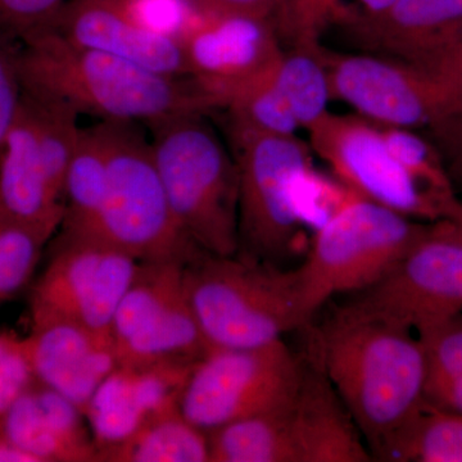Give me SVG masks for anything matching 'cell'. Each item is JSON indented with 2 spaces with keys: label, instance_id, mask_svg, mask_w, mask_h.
Returning <instances> with one entry per match:
<instances>
[{
  "label": "cell",
  "instance_id": "cell-1",
  "mask_svg": "<svg viewBox=\"0 0 462 462\" xmlns=\"http://www.w3.org/2000/svg\"><path fill=\"white\" fill-rule=\"evenodd\" d=\"M21 83L25 93L66 103L79 115L102 121L147 123L217 108L191 78L158 74L67 41L57 30L21 42Z\"/></svg>",
  "mask_w": 462,
  "mask_h": 462
},
{
  "label": "cell",
  "instance_id": "cell-2",
  "mask_svg": "<svg viewBox=\"0 0 462 462\" xmlns=\"http://www.w3.org/2000/svg\"><path fill=\"white\" fill-rule=\"evenodd\" d=\"M325 374L369 447L373 460L424 402V349L416 333L337 310L315 334Z\"/></svg>",
  "mask_w": 462,
  "mask_h": 462
},
{
  "label": "cell",
  "instance_id": "cell-3",
  "mask_svg": "<svg viewBox=\"0 0 462 462\" xmlns=\"http://www.w3.org/2000/svg\"><path fill=\"white\" fill-rule=\"evenodd\" d=\"M185 287L211 348H248L309 324L297 269L236 254L202 252L185 263Z\"/></svg>",
  "mask_w": 462,
  "mask_h": 462
},
{
  "label": "cell",
  "instance_id": "cell-4",
  "mask_svg": "<svg viewBox=\"0 0 462 462\" xmlns=\"http://www.w3.org/2000/svg\"><path fill=\"white\" fill-rule=\"evenodd\" d=\"M205 114L189 112L151 124L152 154L167 199L191 242L206 254L239 251V178Z\"/></svg>",
  "mask_w": 462,
  "mask_h": 462
},
{
  "label": "cell",
  "instance_id": "cell-5",
  "mask_svg": "<svg viewBox=\"0 0 462 462\" xmlns=\"http://www.w3.org/2000/svg\"><path fill=\"white\" fill-rule=\"evenodd\" d=\"M102 124L109 149L102 205L83 231L65 234L99 240L138 263H189L203 251L191 242L173 214L151 143L135 123Z\"/></svg>",
  "mask_w": 462,
  "mask_h": 462
},
{
  "label": "cell",
  "instance_id": "cell-6",
  "mask_svg": "<svg viewBox=\"0 0 462 462\" xmlns=\"http://www.w3.org/2000/svg\"><path fill=\"white\" fill-rule=\"evenodd\" d=\"M431 225L351 193L320 225L297 267L307 314L312 319L329 298L358 293L382 281Z\"/></svg>",
  "mask_w": 462,
  "mask_h": 462
},
{
  "label": "cell",
  "instance_id": "cell-7",
  "mask_svg": "<svg viewBox=\"0 0 462 462\" xmlns=\"http://www.w3.org/2000/svg\"><path fill=\"white\" fill-rule=\"evenodd\" d=\"M239 178V251L282 266L302 229L300 199L311 151L296 135L258 132L229 121Z\"/></svg>",
  "mask_w": 462,
  "mask_h": 462
},
{
  "label": "cell",
  "instance_id": "cell-8",
  "mask_svg": "<svg viewBox=\"0 0 462 462\" xmlns=\"http://www.w3.org/2000/svg\"><path fill=\"white\" fill-rule=\"evenodd\" d=\"M305 366L282 339L212 348L191 367L179 403L188 420L208 433L287 403L300 388Z\"/></svg>",
  "mask_w": 462,
  "mask_h": 462
},
{
  "label": "cell",
  "instance_id": "cell-9",
  "mask_svg": "<svg viewBox=\"0 0 462 462\" xmlns=\"http://www.w3.org/2000/svg\"><path fill=\"white\" fill-rule=\"evenodd\" d=\"M111 336L118 366L194 364L211 351L188 297L185 263H139Z\"/></svg>",
  "mask_w": 462,
  "mask_h": 462
},
{
  "label": "cell",
  "instance_id": "cell-10",
  "mask_svg": "<svg viewBox=\"0 0 462 462\" xmlns=\"http://www.w3.org/2000/svg\"><path fill=\"white\" fill-rule=\"evenodd\" d=\"M307 132L312 152L356 196L422 223L448 217V208L401 165L379 125L360 115L328 112Z\"/></svg>",
  "mask_w": 462,
  "mask_h": 462
},
{
  "label": "cell",
  "instance_id": "cell-11",
  "mask_svg": "<svg viewBox=\"0 0 462 462\" xmlns=\"http://www.w3.org/2000/svg\"><path fill=\"white\" fill-rule=\"evenodd\" d=\"M139 263L99 240L60 234L30 291L32 322L71 321L112 337L116 311Z\"/></svg>",
  "mask_w": 462,
  "mask_h": 462
},
{
  "label": "cell",
  "instance_id": "cell-12",
  "mask_svg": "<svg viewBox=\"0 0 462 462\" xmlns=\"http://www.w3.org/2000/svg\"><path fill=\"white\" fill-rule=\"evenodd\" d=\"M322 57L333 98L379 126L424 132L457 107L448 85L420 66L370 53Z\"/></svg>",
  "mask_w": 462,
  "mask_h": 462
},
{
  "label": "cell",
  "instance_id": "cell-13",
  "mask_svg": "<svg viewBox=\"0 0 462 462\" xmlns=\"http://www.w3.org/2000/svg\"><path fill=\"white\" fill-rule=\"evenodd\" d=\"M343 307L413 333L462 314V243L431 225L391 273Z\"/></svg>",
  "mask_w": 462,
  "mask_h": 462
},
{
  "label": "cell",
  "instance_id": "cell-14",
  "mask_svg": "<svg viewBox=\"0 0 462 462\" xmlns=\"http://www.w3.org/2000/svg\"><path fill=\"white\" fill-rule=\"evenodd\" d=\"M180 41L188 75L217 108L266 74L282 53L272 20L238 14L197 11Z\"/></svg>",
  "mask_w": 462,
  "mask_h": 462
},
{
  "label": "cell",
  "instance_id": "cell-15",
  "mask_svg": "<svg viewBox=\"0 0 462 462\" xmlns=\"http://www.w3.org/2000/svg\"><path fill=\"white\" fill-rule=\"evenodd\" d=\"M23 345L36 382L67 398L83 413L117 366L112 337L76 322H32Z\"/></svg>",
  "mask_w": 462,
  "mask_h": 462
},
{
  "label": "cell",
  "instance_id": "cell-16",
  "mask_svg": "<svg viewBox=\"0 0 462 462\" xmlns=\"http://www.w3.org/2000/svg\"><path fill=\"white\" fill-rule=\"evenodd\" d=\"M57 32L76 45L124 58L158 74L189 78L180 39L147 29L124 0H71Z\"/></svg>",
  "mask_w": 462,
  "mask_h": 462
},
{
  "label": "cell",
  "instance_id": "cell-17",
  "mask_svg": "<svg viewBox=\"0 0 462 462\" xmlns=\"http://www.w3.org/2000/svg\"><path fill=\"white\" fill-rule=\"evenodd\" d=\"M194 364L117 365L97 389L84 413L98 455L100 449L129 437L152 416L179 403Z\"/></svg>",
  "mask_w": 462,
  "mask_h": 462
},
{
  "label": "cell",
  "instance_id": "cell-18",
  "mask_svg": "<svg viewBox=\"0 0 462 462\" xmlns=\"http://www.w3.org/2000/svg\"><path fill=\"white\" fill-rule=\"evenodd\" d=\"M285 418L294 462L374 461L345 403L316 365L305 366Z\"/></svg>",
  "mask_w": 462,
  "mask_h": 462
},
{
  "label": "cell",
  "instance_id": "cell-19",
  "mask_svg": "<svg viewBox=\"0 0 462 462\" xmlns=\"http://www.w3.org/2000/svg\"><path fill=\"white\" fill-rule=\"evenodd\" d=\"M85 422L74 403L35 380L12 406L2 434L36 462H97L98 448Z\"/></svg>",
  "mask_w": 462,
  "mask_h": 462
},
{
  "label": "cell",
  "instance_id": "cell-20",
  "mask_svg": "<svg viewBox=\"0 0 462 462\" xmlns=\"http://www.w3.org/2000/svg\"><path fill=\"white\" fill-rule=\"evenodd\" d=\"M65 217V199L51 181L32 116L20 111L0 143V221L53 224Z\"/></svg>",
  "mask_w": 462,
  "mask_h": 462
},
{
  "label": "cell",
  "instance_id": "cell-21",
  "mask_svg": "<svg viewBox=\"0 0 462 462\" xmlns=\"http://www.w3.org/2000/svg\"><path fill=\"white\" fill-rule=\"evenodd\" d=\"M462 25V0H396L382 16L343 30L378 56L416 63Z\"/></svg>",
  "mask_w": 462,
  "mask_h": 462
},
{
  "label": "cell",
  "instance_id": "cell-22",
  "mask_svg": "<svg viewBox=\"0 0 462 462\" xmlns=\"http://www.w3.org/2000/svg\"><path fill=\"white\" fill-rule=\"evenodd\" d=\"M98 461L209 462L208 433L188 420L180 403H175L121 442L100 449Z\"/></svg>",
  "mask_w": 462,
  "mask_h": 462
},
{
  "label": "cell",
  "instance_id": "cell-23",
  "mask_svg": "<svg viewBox=\"0 0 462 462\" xmlns=\"http://www.w3.org/2000/svg\"><path fill=\"white\" fill-rule=\"evenodd\" d=\"M109 149L103 124L81 129L65 180L63 233H80L96 217L108 181Z\"/></svg>",
  "mask_w": 462,
  "mask_h": 462
},
{
  "label": "cell",
  "instance_id": "cell-24",
  "mask_svg": "<svg viewBox=\"0 0 462 462\" xmlns=\"http://www.w3.org/2000/svg\"><path fill=\"white\" fill-rule=\"evenodd\" d=\"M376 461L462 462V416L422 402L404 421Z\"/></svg>",
  "mask_w": 462,
  "mask_h": 462
},
{
  "label": "cell",
  "instance_id": "cell-25",
  "mask_svg": "<svg viewBox=\"0 0 462 462\" xmlns=\"http://www.w3.org/2000/svg\"><path fill=\"white\" fill-rule=\"evenodd\" d=\"M270 76L300 127L309 129L329 112L333 91L320 47L282 51Z\"/></svg>",
  "mask_w": 462,
  "mask_h": 462
},
{
  "label": "cell",
  "instance_id": "cell-26",
  "mask_svg": "<svg viewBox=\"0 0 462 462\" xmlns=\"http://www.w3.org/2000/svg\"><path fill=\"white\" fill-rule=\"evenodd\" d=\"M396 0H284L272 18L279 38L302 47H319V35L329 26L342 30L382 16Z\"/></svg>",
  "mask_w": 462,
  "mask_h": 462
},
{
  "label": "cell",
  "instance_id": "cell-27",
  "mask_svg": "<svg viewBox=\"0 0 462 462\" xmlns=\"http://www.w3.org/2000/svg\"><path fill=\"white\" fill-rule=\"evenodd\" d=\"M424 349L425 402L462 416V314L416 333Z\"/></svg>",
  "mask_w": 462,
  "mask_h": 462
},
{
  "label": "cell",
  "instance_id": "cell-28",
  "mask_svg": "<svg viewBox=\"0 0 462 462\" xmlns=\"http://www.w3.org/2000/svg\"><path fill=\"white\" fill-rule=\"evenodd\" d=\"M23 103L32 116L39 147L51 181L63 194L67 169L80 139L79 114L60 100L33 96L25 91H23Z\"/></svg>",
  "mask_w": 462,
  "mask_h": 462
},
{
  "label": "cell",
  "instance_id": "cell-29",
  "mask_svg": "<svg viewBox=\"0 0 462 462\" xmlns=\"http://www.w3.org/2000/svg\"><path fill=\"white\" fill-rule=\"evenodd\" d=\"M60 226L0 221V306L32 282L42 251Z\"/></svg>",
  "mask_w": 462,
  "mask_h": 462
},
{
  "label": "cell",
  "instance_id": "cell-30",
  "mask_svg": "<svg viewBox=\"0 0 462 462\" xmlns=\"http://www.w3.org/2000/svg\"><path fill=\"white\" fill-rule=\"evenodd\" d=\"M67 0H0V35L18 42L57 30Z\"/></svg>",
  "mask_w": 462,
  "mask_h": 462
},
{
  "label": "cell",
  "instance_id": "cell-31",
  "mask_svg": "<svg viewBox=\"0 0 462 462\" xmlns=\"http://www.w3.org/2000/svg\"><path fill=\"white\" fill-rule=\"evenodd\" d=\"M33 382L23 338L0 331V433L12 406Z\"/></svg>",
  "mask_w": 462,
  "mask_h": 462
},
{
  "label": "cell",
  "instance_id": "cell-32",
  "mask_svg": "<svg viewBox=\"0 0 462 462\" xmlns=\"http://www.w3.org/2000/svg\"><path fill=\"white\" fill-rule=\"evenodd\" d=\"M20 45L16 39L0 35V143L16 120L23 100Z\"/></svg>",
  "mask_w": 462,
  "mask_h": 462
},
{
  "label": "cell",
  "instance_id": "cell-33",
  "mask_svg": "<svg viewBox=\"0 0 462 462\" xmlns=\"http://www.w3.org/2000/svg\"><path fill=\"white\" fill-rule=\"evenodd\" d=\"M436 145L456 189L462 190V108L454 109L425 129Z\"/></svg>",
  "mask_w": 462,
  "mask_h": 462
},
{
  "label": "cell",
  "instance_id": "cell-34",
  "mask_svg": "<svg viewBox=\"0 0 462 462\" xmlns=\"http://www.w3.org/2000/svg\"><path fill=\"white\" fill-rule=\"evenodd\" d=\"M412 65L420 66L442 79L454 91L457 108H462V25Z\"/></svg>",
  "mask_w": 462,
  "mask_h": 462
},
{
  "label": "cell",
  "instance_id": "cell-35",
  "mask_svg": "<svg viewBox=\"0 0 462 462\" xmlns=\"http://www.w3.org/2000/svg\"><path fill=\"white\" fill-rule=\"evenodd\" d=\"M202 14H238L272 20L284 0H184Z\"/></svg>",
  "mask_w": 462,
  "mask_h": 462
},
{
  "label": "cell",
  "instance_id": "cell-36",
  "mask_svg": "<svg viewBox=\"0 0 462 462\" xmlns=\"http://www.w3.org/2000/svg\"><path fill=\"white\" fill-rule=\"evenodd\" d=\"M434 229L440 236L454 239L456 242L462 243V190L458 191V203L454 214L446 220L433 223Z\"/></svg>",
  "mask_w": 462,
  "mask_h": 462
},
{
  "label": "cell",
  "instance_id": "cell-37",
  "mask_svg": "<svg viewBox=\"0 0 462 462\" xmlns=\"http://www.w3.org/2000/svg\"><path fill=\"white\" fill-rule=\"evenodd\" d=\"M0 462H36V460L0 433Z\"/></svg>",
  "mask_w": 462,
  "mask_h": 462
}]
</instances>
